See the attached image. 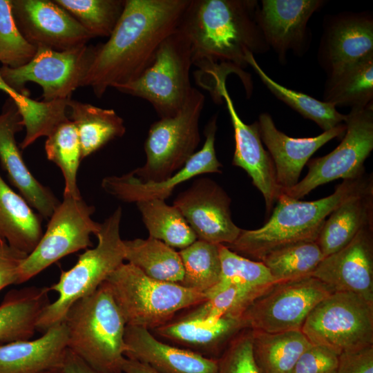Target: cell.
Wrapping results in <instances>:
<instances>
[{
	"label": "cell",
	"instance_id": "obj_1",
	"mask_svg": "<svg viewBox=\"0 0 373 373\" xmlns=\"http://www.w3.org/2000/svg\"><path fill=\"white\" fill-rule=\"evenodd\" d=\"M191 0H125L108 41L96 46L82 86L97 97L109 88L136 79L151 64L162 42L180 26Z\"/></svg>",
	"mask_w": 373,
	"mask_h": 373
},
{
	"label": "cell",
	"instance_id": "obj_31",
	"mask_svg": "<svg viewBox=\"0 0 373 373\" xmlns=\"http://www.w3.org/2000/svg\"><path fill=\"white\" fill-rule=\"evenodd\" d=\"M124 260L156 280L180 283L184 276L178 251L164 242L149 237L123 240Z\"/></svg>",
	"mask_w": 373,
	"mask_h": 373
},
{
	"label": "cell",
	"instance_id": "obj_5",
	"mask_svg": "<svg viewBox=\"0 0 373 373\" xmlns=\"http://www.w3.org/2000/svg\"><path fill=\"white\" fill-rule=\"evenodd\" d=\"M122 214V208L119 207L101 224L96 235L97 246L79 255L76 264L70 269L62 271L57 283L49 287L50 291H57L58 297L41 314L37 331L45 332L62 323L75 303L96 291L124 263V240L119 230Z\"/></svg>",
	"mask_w": 373,
	"mask_h": 373
},
{
	"label": "cell",
	"instance_id": "obj_32",
	"mask_svg": "<svg viewBox=\"0 0 373 373\" xmlns=\"http://www.w3.org/2000/svg\"><path fill=\"white\" fill-rule=\"evenodd\" d=\"M149 237L159 240L168 246L182 249L196 240V236L188 222L173 205L165 200L153 199L135 203Z\"/></svg>",
	"mask_w": 373,
	"mask_h": 373
},
{
	"label": "cell",
	"instance_id": "obj_47",
	"mask_svg": "<svg viewBox=\"0 0 373 373\" xmlns=\"http://www.w3.org/2000/svg\"><path fill=\"white\" fill-rule=\"evenodd\" d=\"M122 373H161L147 364L126 358L122 365Z\"/></svg>",
	"mask_w": 373,
	"mask_h": 373
},
{
	"label": "cell",
	"instance_id": "obj_48",
	"mask_svg": "<svg viewBox=\"0 0 373 373\" xmlns=\"http://www.w3.org/2000/svg\"><path fill=\"white\" fill-rule=\"evenodd\" d=\"M10 88V86L3 80L0 73V90L6 93Z\"/></svg>",
	"mask_w": 373,
	"mask_h": 373
},
{
	"label": "cell",
	"instance_id": "obj_3",
	"mask_svg": "<svg viewBox=\"0 0 373 373\" xmlns=\"http://www.w3.org/2000/svg\"><path fill=\"white\" fill-rule=\"evenodd\" d=\"M371 184L372 175L365 173L343 180L333 193L314 201H301L281 193L262 227L242 229L237 239L225 246L242 256L260 261L269 253L285 246L316 242L327 217L343 201Z\"/></svg>",
	"mask_w": 373,
	"mask_h": 373
},
{
	"label": "cell",
	"instance_id": "obj_14",
	"mask_svg": "<svg viewBox=\"0 0 373 373\" xmlns=\"http://www.w3.org/2000/svg\"><path fill=\"white\" fill-rule=\"evenodd\" d=\"M230 204L225 191L209 178L195 180L173 202L197 240L224 245L233 242L242 230L232 220Z\"/></svg>",
	"mask_w": 373,
	"mask_h": 373
},
{
	"label": "cell",
	"instance_id": "obj_6",
	"mask_svg": "<svg viewBox=\"0 0 373 373\" xmlns=\"http://www.w3.org/2000/svg\"><path fill=\"white\" fill-rule=\"evenodd\" d=\"M106 282L126 325L148 329L166 324L180 310L207 300L204 293L151 278L128 262L119 266Z\"/></svg>",
	"mask_w": 373,
	"mask_h": 373
},
{
	"label": "cell",
	"instance_id": "obj_46",
	"mask_svg": "<svg viewBox=\"0 0 373 373\" xmlns=\"http://www.w3.org/2000/svg\"><path fill=\"white\" fill-rule=\"evenodd\" d=\"M63 373H100L84 361L68 348L61 365Z\"/></svg>",
	"mask_w": 373,
	"mask_h": 373
},
{
	"label": "cell",
	"instance_id": "obj_43",
	"mask_svg": "<svg viewBox=\"0 0 373 373\" xmlns=\"http://www.w3.org/2000/svg\"><path fill=\"white\" fill-rule=\"evenodd\" d=\"M338 356L325 346L312 344L300 356L291 373H335Z\"/></svg>",
	"mask_w": 373,
	"mask_h": 373
},
{
	"label": "cell",
	"instance_id": "obj_25",
	"mask_svg": "<svg viewBox=\"0 0 373 373\" xmlns=\"http://www.w3.org/2000/svg\"><path fill=\"white\" fill-rule=\"evenodd\" d=\"M244 329L241 318L221 317L205 321L178 319L155 329L158 335L204 356V353L222 354Z\"/></svg>",
	"mask_w": 373,
	"mask_h": 373
},
{
	"label": "cell",
	"instance_id": "obj_36",
	"mask_svg": "<svg viewBox=\"0 0 373 373\" xmlns=\"http://www.w3.org/2000/svg\"><path fill=\"white\" fill-rule=\"evenodd\" d=\"M179 252L184 276L181 285L204 294L220 279V245L196 240Z\"/></svg>",
	"mask_w": 373,
	"mask_h": 373
},
{
	"label": "cell",
	"instance_id": "obj_45",
	"mask_svg": "<svg viewBox=\"0 0 373 373\" xmlns=\"http://www.w3.org/2000/svg\"><path fill=\"white\" fill-rule=\"evenodd\" d=\"M335 373H373V345L341 353Z\"/></svg>",
	"mask_w": 373,
	"mask_h": 373
},
{
	"label": "cell",
	"instance_id": "obj_39",
	"mask_svg": "<svg viewBox=\"0 0 373 373\" xmlns=\"http://www.w3.org/2000/svg\"><path fill=\"white\" fill-rule=\"evenodd\" d=\"M269 285L260 287L230 285L204 302L190 307L192 309L179 319L205 321L221 317L240 318L254 300Z\"/></svg>",
	"mask_w": 373,
	"mask_h": 373
},
{
	"label": "cell",
	"instance_id": "obj_26",
	"mask_svg": "<svg viewBox=\"0 0 373 373\" xmlns=\"http://www.w3.org/2000/svg\"><path fill=\"white\" fill-rule=\"evenodd\" d=\"M369 226H373V184L340 204L326 218L316 242L325 258Z\"/></svg>",
	"mask_w": 373,
	"mask_h": 373
},
{
	"label": "cell",
	"instance_id": "obj_4",
	"mask_svg": "<svg viewBox=\"0 0 373 373\" xmlns=\"http://www.w3.org/2000/svg\"><path fill=\"white\" fill-rule=\"evenodd\" d=\"M64 322L71 352L100 373H122L126 324L106 281L75 303Z\"/></svg>",
	"mask_w": 373,
	"mask_h": 373
},
{
	"label": "cell",
	"instance_id": "obj_24",
	"mask_svg": "<svg viewBox=\"0 0 373 373\" xmlns=\"http://www.w3.org/2000/svg\"><path fill=\"white\" fill-rule=\"evenodd\" d=\"M67 349V329L63 321L37 339L0 344V373H37L61 367Z\"/></svg>",
	"mask_w": 373,
	"mask_h": 373
},
{
	"label": "cell",
	"instance_id": "obj_21",
	"mask_svg": "<svg viewBox=\"0 0 373 373\" xmlns=\"http://www.w3.org/2000/svg\"><path fill=\"white\" fill-rule=\"evenodd\" d=\"M220 95L225 101L234 131L235 151L232 164L243 169L251 177L253 184L263 195L269 215L281 191L277 184L274 162L262 146L258 122L247 124L240 119L226 83L221 86Z\"/></svg>",
	"mask_w": 373,
	"mask_h": 373
},
{
	"label": "cell",
	"instance_id": "obj_13",
	"mask_svg": "<svg viewBox=\"0 0 373 373\" xmlns=\"http://www.w3.org/2000/svg\"><path fill=\"white\" fill-rule=\"evenodd\" d=\"M95 50L87 44L63 51L38 47L27 64L17 68L3 66L0 73L10 87L24 95L28 94L26 84L31 82L42 88V101L68 99L82 86Z\"/></svg>",
	"mask_w": 373,
	"mask_h": 373
},
{
	"label": "cell",
	"instance_id": "obj_9",
	"mask_svg": "<svg viewBox=\"0 0 373 373\" xmlns=\"http://www.w3.org/2000/svg\"><path fill=\"white\" fill-rule=\"evenodd\" d=\"M302 332L314 345L338 354L373 345V303L349 291H334L308 314Z\"/></svg>",
	"mask_w": 373,
	"mask_h": 373
},
{
	"label": "cell",
	"instance_id": "obj_23",
	"mask_svg": "<svg viewBox=\"0 0 373 373\" xmlns=\"http://www.w3.org/2000/svg\"><path fill=\"white\" fill-rule=\"evenodd\" d=\"M125 357L147 364L161 373H217L218 361L158 340L149 329L126 325Z\"/></svg>",
	"mask_w": 373,
	"mask_h": 373
},
{
	"label": "cell",
	"instance_id": "obj_28",
	"mask_svg": "<svg viewBox=\"0 0 373 373\" xmlns=\"http://www.w3.org/2000/svg\"><path fill=\"white\" fill-rule=\"evenodd\" d=\"M42 218L0 175V240L28 255L42 235Z\"/></svg>",
	"mask_w": 373,
	"mask_h": 373
},
{
	"label": "cell",
	"instance_id": "obj_38",
	"mask_svg": "<svg viewBox=\"0 0 373 373\" xmlns=\"http://www.w3.org/2000/svg\"><path fill=\"white\" fill-rule=\"evenodd\" d=\"M92 37H109L123 12L125 0H54Z\"/></svg>",
	"mask_w": 373,
	"mask_h": 373
},
{
	"label": "cell",
	"instance_id": "obj_12",
	"mask_svg": "<svg viewBox=\"0 0 373 373\" xmlns=\"http://www.w3.org/2000/svg\"><path fill=\"white\" fill-rule=\"evenodd\" d=\"M95 209L82 198L64 196L49 218L47 229L19 269V284L23 283L63 257L93 245L101 224L92 219Z\"/></svg>",
	"mask_w": 373,
	"mask_h": 373
},
{
	"label": "cell",
	"instance_id": "obj_37",
	"mask_svg": "<svg viewBox=\"0 0 373 373\" xmlns=\"http://www.w3.org/2000/svg\"><path fill=\"white\" fill-rule=\"evenodd\" d=\"M323 258L316 242H302L272 251L260 261L278 282L311 276Z\"/></svg>",
	"mask_w": 373,
	"mask_h": 373
},
{
	"label": "cell",
	"instance_id": "obj_16",
	"mask_svg": "<svg viewBox=\"0 0 373 373\" xmlns=\"http://www.w3.org/2000/svg\"><path fill=\"white\" fill-rule=\"evenodd\" d=\"M217 115H213L205 126L204 143L171 177L161 182H144L131 172L117 176L111 175L102 181V187L107 193L128 203L153 199L165 200L179 184L201 174L221 173V163L215 149Z\"/></svg>",
	"mask_w": 373,
	"mask_h": 373
},
{
	"label": "cell",
	"instance_id": "obj_35",
	"mask_svg": "<svg viewBox=\"0 0 373 373\" xmlns=\"http://www.w3.org/2000/svg\"><path fill=\"white\" fill-rule=\"evenodd\" d=\"M45 151L48 160L61 170L64 178L63 196L82 198L77 184V171L82 160L78 133L69 119L62 122L47 137Z\"/></svg>",
	"mask_w": 373,
	"mask_h": 373
},
{
	"label": "cell",
	"instance_id": "obj_2",
	"mask_svg": "<svg viewBox=\"0 0 373 373\" xmlns=\"http://www.w3.org/2000/svg\"><path fill=\"white\" fill-rule=\"evenodd\" d=\"M258 8L252 0H191L180 23L191 42L196 72L235 73L249 97L252 83L244 70L246 56L269 47L258 24Z\"/></svg>",
	"mask_w": 373,
	"mask_h": 373
},
{
	"label": "cell",
	"instance_id": "obj_41",
	"mask_svg": "<svg viewBox=\"0 0 373 373\" xmlns=\"http://www.w3.org/2000/svg\"><path fill=\"white\" fill-rule=\"evenodd\" d=\"M37 50L19 30L10 0H0V62L3 66L19 68L30 61Z\"/></svg>",
	"mask_w": 373,
	"mask_h": 373
},
{
	"label": "cell",
	"instance_id": "obj_17",
	"mask_svg": "<svg viewBox=\"0 0 373 373\" xmlns=\"http://www.w3.org/2000/svg\"><path fill=\"white\" fill-rule=\"evenodd\" d=\"M311 276L334 291L352 292L373 303V226L325 257Z\"/></svg>",
	"mask_w": 373,
	"mask_h": 373
},
{
	"label": "cell",
	"instance_id": "obj_18",
	"mask_svg": "<svg viewBox=\"0 0 373 373\" xmlns=\"http://www.w3.org/2000/svg\"><path fill=\"white\" fill-rule=\"evenodd\" d=\"M23 128L21 117L9 97L0 114V162L21 195L37 213L49 219L60 203L52 191L30 173L17 146L15 135Z\"/></svg>",
	"mask_w": 373,
	"mask_h": 373
},
{
	"label": "cell",
	"instance_id": "obj_29",
	"mask_svg": "<svg viewBox=\"0 0 373 373\" xmlns=\"http://www.w3.org/2000/svg\"><path fill=\"white\" fill-rule=\"evenodd\" d=\"M67 106L70 110L69 119L78 133L82 159L126 132L123 119L113 109L99 108L71 98Z\"/></svg>",
	"mask_w": 373,
	"mask_h": 373
},
{
	"label": "cell",
	"instance_id": "obj_30",
	"mask_svg": "<svg viewBox=\"0 0 373 373\" xmlns=\"http://www.w3.org/2000/svg\"><path fill=\"white\" fill-rule=\"evenodd\" d=\"M251 331L260 373H291L300 356L312 345L300 329L278 333Z\"/></svg>",
	"mask_w": 373,
	"mask_h": 373
},
{
	"label": "cell",
	"instance_id": "obj_8",
	"mask_svg": "<svg viewBox=\"0 0 373 373\" xmlns=\"http://www.w3.org/2000/svg\"><path fill=\"white\" fill-rule=\"evenodd\" d=\"M204 96L195 88L173 116L160 118L144 142L146 162L131 173L144 182H161L182 169L200 142L199 122Z\"/></svg>",
	"mask_w": 373,
	"mask_h": 373
},
{
	"label": "cell",
	"instance_id": "obj_7",
	"mask_svg": "<svg viewBox=\"0 0 373 373\" xmlns=\"http://www.w3.org/2000/svg\"><path fill=\"white\" fill-rule=\"evenodd\" d=\"M192 65L191 42L180 24L162 42L146 70L134 81L115 89L148 101L160 118L172 117L193 88L190 82Z\"/></svg>",
	"mask_w": 373,
	"mask_h": 373
},
{
	"label": "cell",
	"instance_id": "obj_44",
	"mask_svg": "<svg viewBox=\"0 0 373 373\" xmlns=\"http://www.w3.org/2000/svg\"><path fill=\"white\" fill-rule=\"evenodd\" d=\"M28 254L0 240V291L19 284V269Z\"/></svg>",
	"mask_w": 373,
	"mask_h": 373
},
{
	"label": "cell",
	"instance_id": "obj_15",
	"mask_svg": "<svg viewBox=\"0 0 373 373\" xmlns=\"http://www.w3.org/2000/svg\"><path fill=\"white\" fill-rule=\"evenodd\" d=\"M10 5L19 30L37 48L63 51L87 44L93 38L54 0H10Z\"/></svg>",
	"mask_w": 373,
	"mask_h": 373
},
{
	"label": "cell",
	"instance_id": "obj_49",
	"mask_svg": "<svg viewBox=\"0 0 373 373\" xmlns=\"http://www.w3.org/2000/svg\"><path fill=\"white\" fill-rule=\"evenodd\" d=\"M37 373H63V372H62V370L61 367L48 369V370H44Z\"/></svg>",
	"mask_w": 373,
	"mask_h": 373
},
{
	"label": "cell",
	"instance_id": "obj_27",
	"mask_svg": "<svg viewBox=\"0 0 373 373\" xmlns=\"http://www.w3.org/2000/svg\"><path fill=\"white\" fill-rule=\"evenodd\" d=\"M50 288L27 287L12 289L0 304V344L30 340L39 318L50 303Z\"/></svg>",
	"mask_w": 373,
	"mask_h": 373
},
{
	"label": "cell",
	"instance_id": "obj_10",
	"mask_svg": "<svg viewBox=\"0 0 373 373\" xmlns=\"http://www.w3.org/2000/svg\"><path fill=\"white\" fill-rule=\"evenodd\" d=\"M332 292L312 276L275 282L254 300L240 318L245 328L251 330H301L312 309Z\"/></svg>",
	"mask_w": 373,
	"mask_h": 373
},
{
	"label": "cell",
	"instance_id": "obj_42",
	"mask_svg": "<svg viewBox=\"0 0 373 373\" xmlns=\"http://www.w3.org/2000/svg\"><path fill=\"white\" fill-rule=\"evenodd\" d=\"M218 361L217 373H260L254 357L251 329L240 331Z\"/></svg>",
	"mask_w": 373,
	"mask_h": 373
},
{
	"label": "cell",
	"instance_id": "obj_11",
	"mask_svg": "<svg viewBox=\"0 0 373 373\" xmlns=\"http://www.w3.org/2000/svg\"><path fill=\"white\" fill-rule=\"evenodd\" d=\"M345 124V133L339 145L325 156L309 160L305 177L282 193L300 200L324 184L356 178L365 173L364 162L373 149L372 102L352 108Z\"/></svg>",
	"mask_w": 373,
	"mask_h": 373
},
{
	"label": "cell",
	"instance_id": "obj_33",
	"mask_svg": "<svg viewBox=\"0 0 373 373\" xmlns=\"http://www.w3.org/2000/svg\"><path fill=\"white\" fill-rule=\"evenodd\" d=\"M373 99V55L329 77L325 102L353 108L364 107Z\"/></svg>",
	"mask_w": 373,
	"mask_h": 373
},
{
	"label": "cell",
	"instance_id": "obj_20",
	"mask_svg": "<svg viewBox=\"0 0 373 373\" xmlns=\"http://www.w3.org/2000/svg\"><path fill=\"white\" fill-rule=\"evenodd\" d=\"M257 122L261 140L274 162L281 193L299 182L304 166L318 149L334 137L343 136L346 130L344 123L315 137L294 138L279 131L267 113L260 114Z\"/></svg>",
	"mask_w": 373,
	"mask_h": 373
},
{
	"label": "cell",
	"instance_id": "obj_34",
	"mask_svg": "<svg viewBox=\"0 0 373 373\" xmlns=\"http://www.w3.org/2000/svg\"><path fill=\"white\" fill-rule=\"evenodd\" d=\"M246 61L254 69L265 86L277 98L304 117L316 122L324 131L345 123L346 115L339 113L334 104L317 100L309 95L277 83L261 68L252 53L247 55Z\"/></svg>",
	"mask_w": 373,
	"mask_h": 373
},
{
	"label": "cell",
	"instance_id": "obj_40",
	"mask_svg": "<svg viewBox=\"0 0 373 373\" xmlns=\"http://www.w3.org/2000/svg\"><path fill=\"white\" fill-rule=\"evenodd\" d=\"M221 275L218 283L208 291L207 299L230 285L260 287L275 283L268 268L261 262L249 259L220 245Z\"/></svg>",
	"mask_w": 373,
	"mask_h": 373
},
{
	"label": "cell",
	"instance_id": "obj_19",
	"mask_svg": "<svg viewBox=\"0 0 373 373\" xmlns=\"http://www.w3.org/2000/svg\"><path fill=\"white\" fill-rule=\"evenodd\" d=\"M319 59L328 77L373 55V20L365 13H343L324 30Z\"/></svg>",
	"mask_w": 373,
	"mask_h": 373
},
{
	"label": "cell",
	"instance_id": "obj_22",
	"mask_svg": "<svg viewBox=\"0 0 373 373\" xmlns=\"http://www.w3.org/2000/svg\"><path fill=\"white\" fill-rule=\"evenodd\" d=\"M320 0H262L258 21L268 46L280 59L288 50L300 52L307 41V24L323 4Z\"/></svg>",
	"mask_w": 373,
	"mask_h": 373
}]
</instances>
